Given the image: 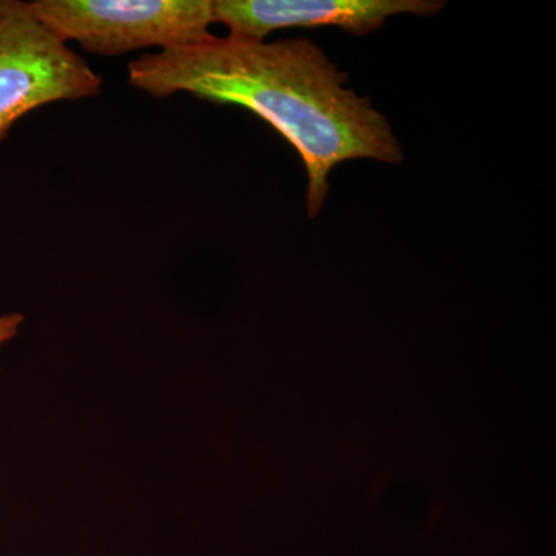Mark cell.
<instances>
[{
	"label": "cell",
	"mask_w": 556,
	"mask_h": 556,
	"mask_svg": "<svg viewBox=\"0 0 556 556\" xmlns=\"http://www.w3.org/2000/svg\"><path fill=\"white\" fill-rule=\"evenodd\" d=\"M102 78L33 13L0 0V144L33 110L100 94Z\"/></svg>",
	"instance_id": "3957f363"
},
{
	"label": "cell",
	"mask_w": 556,
	"mask_h": 556,
	"mask_svg": "<svg viewBox=\"0 0 556 556\" xmlns=\"http://www.w3.org/2000/svg\"><path fill=\"white\" fill-rule=\"evenodd\" d=\"M129 84L155 98L190 93L237 105L266 121L302 159L308 175L306 211L320 214L329 175L340 163L399 164L404 149L390 121L368 97L346 87L342 72L313 40L212 35L203 42L129 62Z\"/></svg>",
	"instance_id": "6da1fadb"
},
{
	"label": "cell",
	"mask_w": 556,
	"mask_h": 556,
	"mask_svg": "<svg viewBox=\"0 0 556 556\" xmlns=\"http://www.w3.org/2000/svg\"><path fill=\"white\" fill-rule=\"evenodd\" d=\"M33 13L64 42L98 56L211 38L214 0H35Z\"/></svg>",
	"instance_id": "7a4b0ae2"
},
{
	"label": "cell",
	"mask_w": 556,
	"mask_h": 556,
	"mask_svg": "<svg viewBox=\"0 0 556 556\" xmlns=\"http://www.w3.org/2000/svg\"><path fill=\"white\" fill-rule=\"evenodd\" d=\"M24 320L21 313L0 314V350L17 338Z\"/></svg>",
	"instance_id": "5b68a950"
},
{
	"label": "cell",
	"mask_w": 556,
	"mask_h": 556,
	"mask_svg": "<svg viewBox=\"0 0 556 556\" xmlns=\"http://www.w3.org/2000/svg\"><path fill=\"white\" fill-rule=\"evenodd\" d=\"M445 5L442 0H214V24L225 25L229 36L257 40L294 27H338L365 36L390 17L437 16Z\"/></svg>",
	"instance_id": "277c9868"
}]
</instances>
